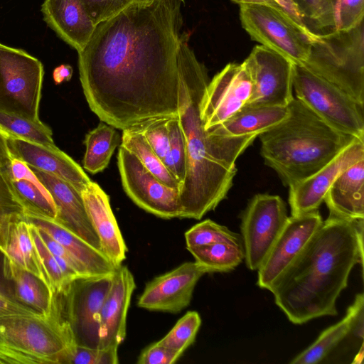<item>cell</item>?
Returning a JSON list of instances; mask_svg holds the SVG:
<instances>
[{
	"mask_svg": "<svg viewBox=\"0 0 364 364\" xmlns=\"http://www.w3.org/2000/svg\"><path fill=\"white\" fill-rule=\"evenodd\" d=\"M181 0L133 3L101 22L77 52L86 101L98 118L124 130L178 112Z\"/></svg>",
	"mask_w": 364,
	"mask_h": 364,
	"instance_id": "obj_1",
	"label": "cell"
},
{
	"mask_svg": "<svg viewBox=\"0 0 364 364\" xmlns=\"http://www.w3.org/2000/svg\"><path fill=\"white\" fill-rule=\"evenodd\" d=\"M189 37L184 38L179 57L178 117L187 154L179 218L200 220L227 197L237 172L236 160L257 136H221L204 129L200 104L210 79L188 44Z\"/></svg>",
	"mask_w": 364,
	"mask_h": 364,
	"instance_id": "obj_2",
	"label": "cell"
},
{
	"mask_svg": "<svg viewBox=\"0 0 364 364\" xmlns=\"http://www.w3.org/2000/svg\"><path fill=\"white\" fill-rule=\"evenodd\" d=\"M363 220L328 215L269 289L294 324L338 314L336 304L363 262Z\"/></svg>",
	"mask_w": 364,
	"mask_h": 364,
	"instance_id": "obj_3",
	"label": "cell"
},
{
	"mask_svg": "<svg viewBox=\"0 0 364 364\" xmlns=\"http://www.w3.org/2000/svg\"><path fill=\"white\" fill-rule=\"evenodd\" d=\"M288 116L260 134V153L282 183L290 186L313 175L358 139L341 132L294 97Z\"/></svg>",
	"mask_w": 364,
	"mask_h": 364,
	"instance_id": "obj_4",
	"label": "cell"
},
{
	"mask_svg": "<svg viewBox=\"0 0 364 364\" xmlns=\"http://www.w3.org/2000/svg\"><path fill=\"white\" fill-rule=\"evenodd\" d=\"M75 346L55 293L48 315L0 317V364H63Z\"/></svg>",
	"mask_w": 364,
	"mask_h": 364,
	"instance_id": "obj_5",
	"label": "cell"
},
{
	"mask_svg": "<svg viewBox=\"0 0 364 364\" xmlns=\"http://www.w3.org/2000/svg\"><path fill=\"white\" fill-rule=\"evenodd\" d=\"M303 65L364 105V21L348 31L316 33Z\"/></svg>",
	"mask_w": 364,
	"mask_h": 364,
	"instance_id": "obj_6",
	"label": "cell"
},
{
	"mask_svg": "<svg viewBox=\"0 0 364 364\" xmlns=\"http://www.w3.org/2000/svg\"><path fill=\"white\" fill-rule=\"evenodd\" d=\"M296 97L335 129L364 140V105L303 65L294 64Z\"/></svg>",
	"mask_w": 364,
	"mask_h": 364,
	"instance_id": "obj_7",
	"label": "cell"
},
{
	"mask_svg": "<svg viewBox=\"0 0 364 364\" xmlns=\"http://www.w3.org/2000/svg\"><path fill=\"white\" fill-rule=\"evenodd\" d=\"M42 63L21 48L0 43V110L41 122Z\"/></svg>",
	"mask_w": 364,
	"mask_h": 364,
	"instance_id": "obj_8",
	"label": "cell"
},
{
	"mask_svg": "<svg viewBox=\"0 0 364 364\" xmlns=\"http://www.w3.org/2000/svg\"><path fill=\"white\" fill-rule=\"evenodd\" d=\"M239 6L242 26L252 39L294 64L306 63L316 33L301 28L282 9L258 4Z\"/></svg>",
	"mask_w": 364,
	"mask_h": 364,
	"instance_id": "obj_9",
	"label": "cell"
},
{
	"mask_svg": "<svg viewBox=\"0 0 364 364\" xmlns=\"http://www.w3.org/2000/svg\"><path fill=\"white\" fill-rule=\"evenodd\" d=\"M113 274L80 277L54 292L75 345L99 348L100 312Z\"/></svg>",
	"mask_w": 364,
	"mask_h": 364,
	"instance_id": "obj_10",
	"label": "cell"
},
{
	"mask_svg": "<svg viewBox=\"0 0 364 364\" xmlns=\"http://www.w3.org/2000/svg\"><path fill=\"white\" fill-rule=\"evenodd\" d=\"M288 218L286 204L279 196L259 193L250 199L240 216V235L248 269H259Z\"/></svg>",
	"mask_w": 364,
	"mask_h": 364,
	"instance_id": "obj_11",
	"label": "cell"
},
{
	"mask_svg": "<svg viewBox=\"0 0 364 364\" xmlns=\"http://www.w3.org/2000/svg\"><path fill=\"white\" fill-rule=\"evenodd\" d=\"M117 161L123 188L136 205L161 218H180L178 189L163 183L121 145Z\"/></svg>",
	"mask_w": 364,
	"mask_h": 364,
	"instance_id": "obj_12",
	"label": "cell"
},
{
	"mask_svg": "<svg viewBox=\"0 0 364 364\" xmlns=\"http://www.w3.org/2000/svg\"><path fill=\"white\" fill-rule=\"evenodd\" d=\"M252 82L246 105L287 107L294 98L291 61L264 46H256L243 61Z\"/></svg>",
	"mask_w": 364,
	"mask_h": 364,
	"instance_id": "obj_13",
	"label": "cell"
},
{
	"mask_svg": "<svg viewBox=\"0 0 364 364\" xmlns=\"http://www.w3.org/2000/svg\"><path fill=\"white\" fill-rule=\"evenodd\" d=\"M252 82L241 64H227L210 80L200 104V118L208 131L232 117L248 102Z\"/></svg>",
	"mask_w": 364,
	"mask_h": 364,
	"instance_id": "obj_14",
	"label": "cell"
},
{
	"mask_svg": "<svg viewBox=\"0 0 364 364\" xmlns=\"http://www.w3.org/2000/svg\"><path fill=\"white\" fill-rule=\"evenodd\" d=\"M209 271L196 262H187L146 283L137 301L139 307L178 314L192 299L198 280Z\"/></svg>",
	"mask_w": 364,
	"mask_h": 364,
	"instance_id": "obj_15",
	"label": "cell"
},
{
	"mask_svg": "<svg viewBox=\"0 0 364 364\" xmlns=\"http://www.w3.org/2000/svg\"><path fill=\"white\" fill-rule=\"evenodd\" d=\"M323 220L318 210L291 215L257 269V285L269 289L304 247Z\"/></svg>",
	"mask_w": 364,
	"mask_h": 364,
	"instance_id": "obj_16",
	"label": "cell"
},
{
	"mask_svg": "<svg viewBox=\"0 0 364 364\" xmlns=\"http://www.w3.org/2000/svg\"><path fill=\"white\" fill-rule=\"evenodd\" d=\"M362 159H364V140L357 139L317 172L289 186L291 215L318 210L338 176Z\"/></svg>",
	"mask_w": 364,
	"mask_h": 364,
	"instance_id": "obj_17",
	"label": "cell"
},
{
	"mask_svg": "<svg viewBox=\"0 0 364 364\" xmlns=\"http://www.w3.org/2000/svg\"><path fill=\"white\" fill-rule=\"evenodd\" d=\"M135 288L128 267L118 266L100 312L99 348H119L124 341L127 312Z\"/></svg>",
	"mask_w": 364,
	"mask_h": 364,
	"instance_id": "obj_18",
	"label": "cell"
},
{
	"mask_svg": "<svg viewBox=\"0 0 364 364\" xmlns=\"http://www.w3.org/2000/svg\"><path fill=\"white\" fill-rule=\"evenodd\" d=\"M30 168L54 201L57 210L55 221L101 251L100 240L89 219L80 193L53 174Z\"/></svg>",
	"mask_w": 364,
	"mask_h": 364,
	"instance_id": "obj_19",
	"label": "cell"
},
{
	"mask_svg": "<svg viewBox=\"0 0 364 364\" xmlns=\"http://www.w3.org/2000/svg\"><path fill=\"white\" fill-rule=\"evenodd\" d=\"M12 156L29 167L53 174L80 193L91 181L82 168L58 146L47 147L31 141L9 139Z\"/></svg>",
	"mask_w": 364,
	"mask_h": 364,
	"instance_id": "obj_20",
	"label": "cell"
},
{
	"mask_svg": "<svg viewBox=\"0 0 364 364\" xmlns=\"http://www.w3.org/2000/svg\"><path fill=\"white\" fill-rule=\"evenodd\" d=\"M80 194L89 219L100 240L102 252L115 266L121 265L126 258L127 247L112 210L109 196L92 181Z\"/></svg>",
	"mask_w": 364,
	"mask_h": 364,
	"instance_id": "obj_21",
	"label": "cell"
},
{
	"mask_svg": "<svg viewBox=\"0 0 364 364\" xmlns=\"http://www.w3.org/2000/svg\"><path fill=\"white\" fill-rule=\"evenodd\" d=\"M43 21L63 41L82 50L95 26L81 0H44L41 8Z\"/></svg>",
	"mask_w": 364,
	"mask_h": 364,
	"instance_id": "obj_22",
	"label": "cell"
},
{
	"mask_svg": "<svg viewBox=\"0 0 364 364\" xmlns=\"http://www.w3.org/2000/svg\"><path fill=\"white\" fill-rule=\"evenodd\" d=\"M363 294H358L353 303L348 307L346 316L340 321L324 330L311 346L293 358L290 363H321L351 333L360 339H363Z\"/></svg>",
	"mask_w": 364,
	"mask_h": 364,
	"instance_id": "obj_23",
	"label": "cell"
},
{
	"mask_svg": "<svg viewBox=\"0 0 364 364\" xmlns=\"http://www.w3.org/2000/svg\"><path fill=\"white\" fill-rule=\"evenodd\" d=\"M323 201L330 215L350 220L364 219V159L338 176Z\"/></svg>",
	"mask_w": 364,
	"mask_h": 364,
	"instance_id": "obj_24",
	"label": "cell"
},
{
	"mask_svg": "<svg viewBox=\"0 0 364 364\" xmlns=\"http://www.w3.org/2000/svg\"><path fill=\"white\" fill-rule=\"evenodd\" d=\"M6 171L12 189L24 208L25 215L55 220L57 210L54 201L31 168L12 156Z\"/></svg>",
	"mask_w": 364,
	"mask_h": 364,
	"instance_id": "obj_25",
	"label": "cell"
},
{
	"mask_svg": "<svg viewBox=\"0 0 364 364\" xmlns=\"http://www.w3.org/2000/svg\"><path fill=\"white\" fill-rule=\"evenodd\" d=\"M24 217L63 245L85 268L89 276H101L114 273L117 267L101 251L95 249L55 220L35 216L25 215Z\"/></svg>",
	"mask_w": 364,
	"mask_h": 364,
	"instance_id": "obj_26",
	"label": "cell"
},
{
	"mask_svg": "<svg viewBox=\"0 0 364 364\" xmlns=\"http://www.w3.org/2000/svg\"><path fill=\"white\" fill-rule=\"evenodd\" d=\"M288 114V107L245 105L224 122L206 132L212 135L228 137L258 136L284 120Z\"/></svg>",
	"mask_w": 364,
	"mask_h": 364,
	"instance_id": "obj_27",
	"label": "cell"
},
{
	"mask_svg": "<svg viewBox=\"0 0 364 364\" xmlns=\"http://www.w3.org/2000/svg\"><path fill=\"white\" fill-rule=\"evenodd\" d=\"M0 251L18 267L50 283L30 233L29 223L25 217L11 221L0 240Z\"/></svg>",
	"mask_w": 364,
	"mask_h": 364,
	"instance_id": "obj_28",
	"label": "cell"
},
{
	"mask_svg": "<svg viewBox=\"0 0 364 364\" xmlns=\"http://www.w3.org/2000/svg\"><path fill=\"white\" fill-rule=\"evenodd\" d=\"M4 272L18 302L39 314H50L54 292L43 280L18 267L4 255Z\"/></svg>",
	"mask_w": 364,
	"mask_h": 364,
	"instance_id": "obj_29",
	"label": "cell"
},
{
	"mask_svg": "<svg viewBox=\"0 0 364 364\" xmlns=\"http://www.w3.org/2000/svg\"><path fill=\"white\" fill-rule=\"evenodd\" d=\"M120 141V136L116 128L101 121L85 136L83 168L92 174L103 171L108 166Z\"/></svg>",
	"mask_w": 364,
	"mask_h": 364,
	"instance_id": "obj_30",
	"label": "cell"
},
{
	"mask_svg": "<svg viewBox=\"0 0 364 364\" xmlns=\"http://www.w3.org/2000/svg\"><path fill=\"white\" fill-rule=\"evenodd\" d=\"M121 146L133 154L155 177L168 187L180 189L181 183L165 166L144 136L133 127L122 130Z\"/></svg>",
	"mask_w": 364,
	"mask_h": 364,
	"instance_id": "obj_31",
	"label": "cell"
},
{
	"mask_svg": "<svg viewBox=\"0 0 364 364\" xmlns=\"http://www.w3.org/2000/svg\"><path fill=\"white\" fill-rule=\"evenodd\" d=\"M196 262L209 272H228L245 259L243 245L219 242L188 249Z\"/></svg>",
	"mask_w": 364,
	"mask_h": 364,
	"instance_id": "obj_32",
	"label": "cell"
},
{
	"mask_svg": "<svg viewBox=\"0 0 364 364\" xmlns=\"http://www.w3.org/2000/svg\"><path fill=\"white\" fill-rule=\"evenodd\" d=\"M0 130L9 139H19L47 147L57 146L50 128L43 122H35L0 110Z\"/></svg>",
	"mask_w": 364,
	"mask_h": 364,
	"instance_id": "obj_33",
	"label": "cell"
},
{
	"mask_svg": "<svg viewBox=\"0 0 364 364\" xmlns=\"http://www.w3.org/2000/svg\"><path fill=\"white\" fill-rule=\"evenodd\" d=\"M28 222L30 225L31 237L48 274L51 289L53 292L59 291L70 282L80 276L67 264L60 261L49 250L41 236L38 228L32 223Z\"/></svg>",
	"mask_w": 364,
	"mask_h": 364,
	"instance_id": "obj_34",
	"label": "cell"
},
{
	"mask_svg": "<svg viewBox=\"0 0 364 364\" xmlns=\"http://www.w3.org/2000/svg\"><path fill=\"white\" fill-rule=\"evenodd\" d=\"M184 235L187 250L219 242L243 245L240 235L210 219L194 225Z\"/></svg>",
	"mask_w": 364,
	"mask_h": 364,
	"instance_id": "obj_35",
	"label": "cell"
},
{
	"mask_svg": "<svg viewBox=\"0 0 364 364\" xmlns=\"http://www.w3.org/2000/svg\"><path fill=\"white\" fill-rule=\"evenodd\" d=\"M168 127L169 146L162 161L181 186L186 174L187 154L186 140L180 127L178 115L170 117Z\"/></svg>",
	"mask_w": 364,
	"mask_h": 364,
	"instance_id": "obj_36",
	"label": "cell"
},
{
	"mask_svg": "<svg viewBox=\"0 0 364 364\" xmlns=\"http://www.w3.org/2000/svg\"><path fill=\"white\" fill-rule=\"evenodd\" d=\"M200 325L201 318L199 314L195 311H189L158 342L182 355L194 343Z\"/></svg>",
	"mask_w": 364,
	"mask_h": 364,
	"instance_id": "obj_37",
	"label": "cell"
},
{
	"mask_svg": "<svg viewBox=\"0 0 364 364\" xmlns=\"http://www.w3.org/2000/svg\"><path fill=\"white\" fill-rule=\"evenodd\" d=\"M293 1L306 26L307 23H309V25H313L316 29L321 31L334 30L332 0H293Z\"/></svg>",
	"mask_w": 364,
	"mask_h": 364,
	"instance_id": "obj_38",
	"label": "cell"
},
{
	"mask_svg": "<svg viewBox=\"0 0 364 364\" xmlns=\"http://www.w3.org/2000/svg\"><path fill=\"white\" fill-rule=\"evenodd\" d=\"M170 117H171L149 118L132 127L144 136L154 152L162 160L166 155L169 146L168 122Z\"/></svg>",
	"mask_w": 364,
	"mask_h": 364,
	"instance_id": "obj_39",
	"label": "cell"
},
{
	"mask_svg": "<svg viewBox=\"0 0 364 364\" xmlns=\"http://www.w3.org/2000/svg\"><path fill=\"white\" fill-rule=\"evenodd\" d=\"M24 216V208L12 189L5 167L0 170V240L9 224Z\"/></svg>",
	"mask_w": 364,
	"mask_h": 364,
	"instance_id": "obj_40",
	"label": "cell"
},
{
	"mask_svg": "<svg viewBox=\"0 0 364 364\" xmlns=\"http://www.w3.org/2000/svg\"><path fill=\"white\" fill-rule=\"evenodd\" d=\"M334 30L348 31L364 21V0H332Z\"/></svg>",
	"mask_w": 364,
	"mask_h": 364,
	"instance_id": "obj_41",
	"label": "cell"
},
{
	"mask_svg": "<svg viewBox=\"0 0 364 364\" xmlns=\"http://www.w3.org/2000/svg\"><path fill=\"white\" fill-rule=\"evenodd\" d=\"M118 348H92L75 346L68 353L63 364H117Z\"/></svg>",
	"mask_w": 364,
	"mask_h": 364,
	"instance_id": "obj_42",
	"label": "cell"
},
{
	"mask_svg": "<svg viewBox=\"0 0 364 364\" xmlns=\"http://www.w3.org/2000/svg\"><path fill=\"white\" fill-rule=\"evenodd\" d=\"M96 26L117 16L134 3V0H81Z\"/></svg>",
	"mask_w": 364,
	"mask_h": 364,
	"instance_id": "obj_43",
	"label": "cell"
},
{
	"mask_svg": "<svg viewBox=\"0 0 364 364\" xmlns=\"http://www.w3.org/2000/svg\"><path fill=\"white\" fill-rule=\"evenodd\" d=\"M14 314L41 315L16 299L4 272V254L0 251V317Z\"/></svg>",
	"mask_w": 364,
	"mask_h": 364,
	"instance_id": "obj_44",
	"label": "cell"
},
{
	"mask_svg": "<svg viewBox=\"0 0 364 364\" xmlns=\"http://www.w3.org/2000/svg\"><path fill=\"white\" fill-rule=\"evenodd\" d=\"M181 355L158 341L144 348L139 356L138 364H172L176 363Z\"/></svg>",
	"mask_w": 364,
	"mask_h": 364,
	"instance_id": "obj_45",
	"label": "cell"
},
{
	"mask_svg": "<svg viewBox=\"0 0 364 364\" xmlns=\"http://www.w3.org/2000/svg\"><path fill=\"white\" fill-rule=\"evenodd\" d=\"M38 230L47 247L60 261L67 264L79 276H89L85 268L63 245L39 228Z\"/></svg>",
	"mask_w": 364,
	"mask_h": 364,
	"instance_id": "obj_46",
	"label": "cell"
},
{
	"mask_svg": "<svg viewBox=\"0 0 364 364\" xmlns=\"http://www.w3.org/2000/svg\"><path fill=\"white\" fill-rule=\"evenodd\" d=\"M299 26L306 30L311 31L306 26L293 0H274Z\"/></svg>",
	"mask_w": 364,
	"mask_h": 364,
	"instance_id": "obj_47",
	"label": "cell"
},
{
	"mask_svg": "<svg viewBox=\"0 0 364 364\" xmlns=\"http://www.w3.org/2000/svg\"><path fill=\"white\" fill-rule=\"evenodd\" d=\"M11 158L9 138L0 130V170L9 164Z\"/></svg>",
	"mask_w": 364,
	"mask_h": 364,
	"instance_id": "obj_48",
	"label": "cell"
},
{
	"mask_svg": "<svg viewBox=\"0 0 364 364\" xmlns=\"http://www.w3.org/2000/svg\"><path fill=\"white\" fill-rule=\"evenodd\" d=\"M73 73V68L68 64H62L56 67L53 73V80L55 84H60L69 81Z\"/></svg>",
	"mask_w": 364,
	"mask_h": 364,
	"instance_id": "obj_49",
	"label": "cell"
},
{
	"mask_svg": "<svg viewBox=\"0 0 364 364\" xmlns=\"http://www.w3.org/2000/svg\"><path fill=\"white\" fill-rule=\"evenodd\" d=\"M232 1L239 5L258 4V5L269 6L274 7L277 9H282V7L274 0H232Z\"/></svg>",
	"mask_w": 364,
	"mask_h": 364,
	"instance_id": "obj_50",
	"label": "cell"
},
{
	"mask_svg": "<svg viewBox=\"0 0 364 364\" xmlns=\"http://www.w3.org/2000/svg\"><path fill=\"white\" fill-rule=\"evenodd\" d=\"M363 344L361 345L358 350V353L355 355L354 360L352 361L353 364H360L363 362Z\"/></svg>",
	"mask_w": 364,
	"mask_h": 364,
	"instance_id": "obj_51",
	"label": "cell"
},
{
	"mask_svg": "<svg viewBox=\"0 0 364 364\" xmlns=\"http://www.w3.org/2000/svg\"><path fill=\"white\" fill-rule=\"evenodd\" d=\"M154 1L155 0H134V3L146 5V4H151V3L154 2ZM181 1H183V0H181Z\"/></svg>",
	"mask_w": 364,
	"mask_h": 364,
	"instance_id": "obj_52",
	"label": "cell"
}]
</instances>
